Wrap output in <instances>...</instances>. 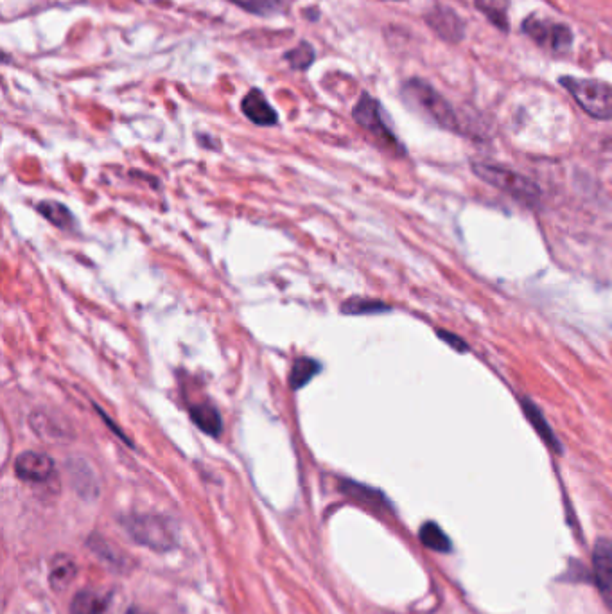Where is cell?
<instances>
[{
    "label": "cell",
    "mask_w": 612,
    "mask_h": 614,
    "mask_svg": "<svg viewBox=\"0 0 612 614\" xmlns=\"http://www.w3.org/2000/svg\"><path fill=\"white\" fill-rule=\"evenodd\" d=\"M401 94H403L404 103L413 112H417L440 128L458 132L455 110L429 83L422 79H410L404 83Z\"/></svg>",
    "instance_id": "obj_1"
},
{
    "label": "cell",
    "mask_w": 612,
    "mask_h": 614,
    "mask_svg": "<svg viewBox=\"0 0 612 614\" xmlns=\"http://www.w3.org/2000/svg\"><path fill=\"white\" fill-rule=\"evenodd\" d=\"M473 171L480 176L483 182H487L503 193L510 194L512 198H516L517 202L537 205L541 200L539 185L532 182L530 178L508 169V167L487 164V162H476V164H473Z\"/></svg>",
    "instance_id": "obj_2"
},
{
    "label": "cell",
    "mask_w": 612,
    "mask_h": 614,
    "mask_svg": "<svg viewBox=\"0 0 612 614\" xmlns=\"http://www.w3.org/2000/svg\"><path fill=\"white\" fill-rule=\"evenodd\" d=\"M562 87L595 119H612V87L595 79L560 78Z\"/></svg>",
    "instance_id": "obj_3"
},
{
    "label": "cell",
    "mask_w": 612,
    "mask_h": 614,
    "mask_svg": "<svg viewBox=\"0 0 612 614\" xmlns=\"http://www.w3.org/2000/svg\"><path fill=\"white\" fill-rule=\"evenodd\" d=\"M352 117H354V121L361 128H365L370 135H374L377 141L381 142L385 148L397 151V153L403 151V146L399 144L394 132L386 124L383 106L379 105V101H376L367 92L361 94V99H359L356 106H354V110H352Z\"/></svg>",
    "instance_id": "obj_4"
},
{
    "label": "cell",
    "mask_w": 612,
    "mask_h": 614,
    "mask_svg": "<svg viewBox=\"0 0 612 614\" xmlns=\"http://www.w3.org/2000/svg\"><path fill=\"white\" fill-rule=\"evenodd\" d=\"M523 31L534 40L535 44L541 45L550 53H568L573 42V33L566 24H559L537 15L526 18L523 22Z\"/></svg>",
    "instance_id": "obj_5"
},
{
    "label": "cell",
    "mask_w": 612,
    "mask_h": 614,
    "mask_svg": "<svg viewBox=\"0 0 612 614\" xmlns=\"http://www.w3.org/2000/svg\"><path fill=\"white\" fill-rule=\"evenodd\" d=\"M126 527L139 543L151 546L155 550H167L173 546V534L162 519L139 516L128 519Z\"/></svg>",
    "instance_id": "obj_6"
},
{
    "label": "cell",
    "mask_w": 612,
    "mask_h": 614,
    "mask_svg": "<svg viewBox=\"0 0 612 614\" xmlns=\"http://www.w3.org/2000/svg\"><path fill=\"white\" fill-rule=\"evenodd\" d=\"M593 579L598 595L612 611V541L600 537L593 548Z\"/></svg>",
    "instance_id": "obj_7"
},
{
    "label": "cell",
    "mask_w": 612,
    "mask_h": 614,
    "mask_svg": "<svg viewBox=\"0 0 612 614\" xmlns=\"http://www.w3.org/2000/svg\"><path fill=\"white\" fill-rule=\"evenodd\" d=\"M15 473L20 480L44 483L54 474V460L38 451H24L15 460Z\"/></svg>",
    "instance_id": "obj_8"
},
{
    "label": "cell",
    "mask_w": 612,
    "mask_h": 614,
    "mask_svg": "<svg viewBox=\"0 0 612 614\" xmlns=\"http://www.w3.org/2000/svg\"><path fill=\"white\" fill-rule=\"evenodd\" d=\"M243 114L257 126H275L279 123V115L275 112L261 90L252 88L241 101Z\"/></svg>",
    "instance_id": "obj_9"
},
{
    "label": "cell",
    "mask_w": 612,
    "mask_h": 614,
    "mask_svg": "<svg viewBox=\"0 0 612 614\" xmlns=\"http://www.w3.org/2000/svg\"><path fill=\"white\" fill-rule=\"evenodd\" d=\"M70 614H112V598L99 591H79L72 600Z\"/></svg>",
    "instance_id": "obj_10"
},
{
    "label": "cell",
    "mask_w": 612,
    "mask_h": 614,
    "mask_svg": "<svg viewBox=\"0 0 612 614\" xmlns=\"http://www.w3.org/2000/svg\"><path fill=\"white\" fill-rule=\"evenodd\" d=\"M428 22L438 35L444 36L447 40H460L464 35V26H462L460 18L456 17L455 11L435 9V11H431Z\"/></svg>",
    "instance_id": "obj_11"
},
{
    "label": "cell",
    "mask_w": 612,
    "mask_h": 614,
    "mask_svg": "<svg viewBox=\"0 0 612 614\" xmlns=\"http://www.w3.org/2000/svg\"><path fill=\"white\" fill-rule=\"evenodd\" d=\"M191 413V419L194 424L205 431L210 437H219L221 431H223V419H221V413H219L216 406H212L209 403L194 404L193 408L189 410Z\"/></svg>",
    "instance_id": "obj_12"
},
{
    "label": "cell",
    "mask_w": 612,
    "mask_h": 614,
    "mask_svg": "<svg viewBox=\"0 0 612 614\" xmlns=\"http://www.w3.org/2000/svg\"><path fill=\"white\" fill-rule=\"evenodd\" d=\"M521 404H523V413L528 417L530 424L534 426V430L539 433V437L544 440V444L548 448L553 449L555 453H560V449H562L560 448V442L555 437L553 430H551L550 424L544 419L543 412L532 401H528V399H523Z\"/></svg>",
    "instance_id": "obj_13"
},
{
    "label": "cell",
    "mask_w": 612,
    "mask_h": 614,
    "mask_svg": "<svg viewBox=\"0 0 612 614\" xmlns=\"http://www.w3.org/2000/svg\"><path fill=\"white\" fill-rule=\"evenodd\" d=\"M420 543L424 544L429 550L438 553H449L453 550L451 539L447 537L446 532L438 527L435 521L424 523L419 532Z\"/></svg>",
    "instance_id": "obj_14"
},
{
    "label": "cell",
    "mask_w": 612,
    "mask_h": 614,
    "mask_svg": "<svg viewBox=\"0 0 612 614\" xmlns=\"http://www.w3.org/2000/svg\"><path fill=\"white\" fill-rule=\"evenodd\" d=\"M36 211L40 212L45 220L51 221L54 227H58V229L70 230L74 227V216L63 203L40 202Z\"/></svg>",
    "instance_id": "obj_15"
},
{
    "label": "cell",
    "mask_w": 612,
    "mask_h": 614,
    "mask_svg": "<svg viewBox=\"0 0 612 614\" xmlns=\"http://www.w3.org/2000/svg\"><path fill=\"white\" fill-rule=\"evenodd\" d=\"M318 372H320V363L318 361L313 360V358H298L295 361V365H293V369H291V374H289V386L293 390H300L311 379L315 378Z\"/></svg>",
    "instance_id": "obj_16"
},
{
    "label": "cell",
    "mask_w": 612,
    "mask_h": 614,
    "mask_svg": "<svg viewBox=\"0 0 612 614\" xmlns=\"http://www.w3.org/2000/svg\"><path fill=\"white\" fill-rule=\"evenodd\" d=\"M76 575V564L65 555L56 557L51 566V584L54 589H65Z\"/></svg>",
    "instance_id": "obj_17"
},
{
    "label": "cell",
    "mask_w": 612,
    "mask_h": 614,
    "mask_svg": "<svg viewBox=\"0 0 612 614\" xmlns=\"http://www.w3.org/2000/svg\"><path fill=\"white\" fill-rule=\"evenodd\" d=\"M228 2L259 17H270L284 9V0H228Z\"/></svg>",
    "instance_id": "obj_18"
},
{
    "label": "cell",
    "mask_w": 612,
    "mask_h": 614,
    "mask_svg": "<svg viewBox=\"0 0 612 614\" xmlns=\"http://www.w3.org/2000/svg\"><path fill=\"white\" fill-rule=\"evenodd\" d=\"M315 56L313 45L307 44V42H300L295 49H291V51L284 54V60L289 63V67L293 71H306L315 62Z\"/></svg>",
    "instance_id": "obj_19"
},
{
    "label": "cell",
    "mask_w": 612,
    "mask_h": 614,
    "mask_svg": "<svg viewBox=\"0 0 612 614\" xmlns=\"http://www.w3.org/2000/svg\"><path fill=\"white\" fill-rule=\"evenodd\" d=\"M476 8L489 17L490 22L499 29L507 31V6L499 0H476Z\"/></svg>",
    "instance_id": "obj_20"
},
{
    "label": "cell",
    "mask_w": 612,
    "mask_h": 614,
    "mask_svg": "<svg viewBox=\"0 0 612 614\" xmlns=\"http://www.w3.org/2000/svg\"><path fill=\"white\" fill-rule=\"evenodd\" d=\"M341 311L347 315H372V313L390 311V307L379 300L352 299L347 304H343Z\"/></svg>",
    "instance_id": "obj_21"
},
{
    "label": "cell",
    "mask_w": 612,
    "mask_h": 614,
    "mask_svg": "<svg viewBox=\"0 0 612 614\" xmlns=\"http://www.w3.org/2000/svg\"><path fill=\"white\" fill-rule=\"evenodd\" d=\"M438 338L440 340H444L447 345H451L455 351L458 352H467L469 351V347H467V343L462 340V338H458L456 334L447 333V331H438Z\"/></svg>",
    "instance_id": "obj_22"
},
{
    "label": "cell",
    "mask_w": 612,
    "mask_h": 614,
    "mask_svg": "<svg viewBox=\"0 0 612 614\" xmlns=\"http://www.w3.org/2000/svg\"><path fill=\"white\" fill-rule=\"evenodd\" d=\"M128 614H142V613H139V611H137V609H132V611H130V613H128Z\"/></svg>",
    "instance_id": "obj_23"
}]
</instances>
